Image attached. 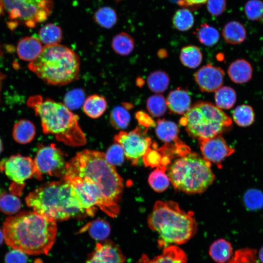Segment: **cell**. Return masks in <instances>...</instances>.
I'll use <instances>...</instances> for the list:
<instances>
[{"label": "cell", "instance_id": "1", "mask_svg": "<svg viewBox=\"0 0 263 263\" xmlns=\"http://www.w3.org/2000/svg\"><path fill=\"white\" fill-rule=\"evenodd\" d=\"M62 178L72 185L87 215L93 216L96 207L112 217L119 214L123 181L104 152L91 150L77 152L67 162Z\"/></svg>", "mask_w": 263, "mask_h": 263}, {"label": "cell", "instance_id": "2", "mask_svg": "<svg viewBox=\"0 0 263 263\" xmlns=\"http://www.w3.org/2000/svg\"><path fill=\"white\" fill-rule=\"evenodd\" d=\"M2 230L6 244L26 255H48L57 235L56 222L33 211L7 218Z\"/></svg>", "mask_w": 263, "mask_h": 263}, {"label": "cell", "instance_id": "3", "mask_svg": "<svg viewBox=\"0 0 263 263\" xmlns=\"http://www.w3.org/2000/svg\"><path fill=\"white\" fill-rule=\"evenodd\" d=\"M25 202L34 211L56 222L87 216L72 185L63 178L37 188L26 196Z\"/></svg>", "mask_w": 263, "mask_h": 263}, {"label": "cell", "instance_id": "4", "mask_svg": "<svg viewBox=\"0 0 263 263\" xmlns=\"http://www.w3.org/2000/svg\"><path fill=\"white\" fill-rule=\"evenodd\" d=\"M148 224L158 234L160 248L185 244L197 230L193 212L185 211L172 201H157L148 216Z\"/></svg>", "mask_w": 263, "mask_h": 263}, {"label": "cell", "instance_id": "5", "mask_svg": "<svg viewBox=\"0 0 263 263\" xmlns=\"http://www.w3.org/2000/svg\"><path fill=\"white\" fill-rule=\"evenodd\" d=\"M27 105L39 117L44 133L53 134L57 141L70 146H81L86 143L78 116L64 103L49 98L43 99L40 95H36L28 98Z\"/></svg>", "mask_w": 263, "mask_h": 263}, {"label": "cell", "instance_id": "6", "mask_svg": "<svg viewBox=\"0 0 263 263\" xmlns=\"http://www.w3.org/2000/svg\"><path fill=\"white\" fill-rule=\"evenodd\" d=\"M28 67L47 84L64 85L78 78L80 60L78 56L66 46L47 45Z\"/></svg>", "mask_w": 263, "mask_h": 263}, {"label": "cell", "instance_id": "7", "mask_svg": "<svg viewBox=\"0 0 263 263\" xmlns=\"http://www.w3.org/2000/svg\"><path fill=\"white\" fill-rule=\"evenodd\" d=\"M168 175L175 189L188 194L203 193L215 179L211 163L190 151L174 161Z\"/></svg>", "mask_w": 263, "mask_h": 263}, {"label": "cell", "instance_id": "8", "mask_svg": "<svg viewBox=\"0 0 263 263\" xmlns=\"http://www.w3.org/2000/svg\"><path fill=\"white\" fill-rule=\"evenodd\" d=\"M188 134L199 141L221 134L230 128L231 119L213 104L197 101L181 118Z\"/></svg>", "mask_w": 263, "mask_h": 263}, {"label": "cell", "instance_id": "9", "mask_svg": "<svg viewBox=\"0 0 263 263\" xmlns=\"http://www.w3.org/2000/svg\"><path fill=\"white\" fill-rule=\"evenodd\" d=\"M3 13L10 20L11 27L22 23L34 28L45 21L53 10V0H1Z\"/></svg>", "mask_w": 263, "mask_h": 263}, {"label": "cell", "instance_id": "10", "mask_svg": "<svg viewBox=\"0 0 263 263\" xmlns=\"http://www.w3.org/2000/svg\"><path fill=\"white\" fill-rule=\"evenodd\" d=\"M148 129L138 126L129 132L121 131L114 137V142L121 145L125 157L133 165L138 164L152 144L151 139L146 135Z\"/></svg>", "mask_w": 263, "mask_h": 263}, {"label": "cell", "instance_id": "11", "mask_svg": "<svg viewBox=\"0 0 263 263\" xmlns=\"http://www.w3.org/2000/svg\"><path fill=\"white\" fill-rule=\"evenodd\" d=\"M34 162L35 176L38 180L41 179L43 175L61 178L64 175L67 162L63 153L54 144L40 147Z\"/></svg>", "mask_w": 263, "mask_h": 263}, {"label": "cell", "instance_id": "12", "mask_svg": "<svg viewBox=\"0 0 263 263\" xmlns=\"http://www.w3.org/2000/svg\"><path fill=\"white\" fill-rule=\"evenodd\" d=\"M0 171L9 179L19 185H23L27 179L36 174L34 160L28 156L16 154L0 161Z\"/></svg>", "mask_w": 263, "mask_h": 263}, {"label": "cell", "instance_id": "13", "mask_svg": "<svg viewBox=\"0 0 263 263\" xmlns=\"http://www.w3.org/2000/svg\"><path fill=\"white\" fill-rule=\"evenodd\" d=\"M203 157L218 167H222V161L233 154L235 150L229 146L221 134L199 141Z\"/></svg>", "mask_w": 263, "mask_h": 263}, {"label": "cell", "instance_id": "14", "mask_svg": "<svg viewBox=\"0 0 263 263\" xmlns=\"http://www.w3.org/2000/svg\"><path fill=\"white\" fill-rule=\"evenodd\" d=\"M225 72L220 67L207 64L196 71L194 79L202 92H213L222 87Z\"/></svg>", "mask_w": 263, "mask_h": 263}, {"label": "cell", "instance_id": "15", "mask_svg": "<svg viewBox=\"0 0 263 263\" xmlns=\"http://www.w3.org/2000/svg\"><path fill=\"white\" fill-rule=\"evenodd\" d=\"M125 257L119 246L109 240L96 244L86 263H125Z\"/></svg>", "mask_w": 263, "mask_h": 263}, {"label": "cell", "instance_id": "16", "mask_svg": "<svg viewBox=\"0 0 263 263\" xmlns=\"http://www.w3.org/2000/svg\"><path fill=\"white\" fill-rule=\"evenodd\" d=\"M188 258L185 252L174 244L163 248L161 254L150 259L143 254L137 263H187Z\"/></svg>", "mask_w": 263, "mask_h": 263}, {"label": "cell", "instance_id": "17", "mask_svg": "<svg viewBox=\"0 0 263 263\" xmlns=\"http://www.w3.org/2000/svg\"><path fill=\"white\" fill-rule=\"evenodd\" d=\"M170 111L178 114H184L191 107V98L187 91L178 88L170 91L166 99Z\"/></svg>", "mask_w": 263, "mask_h": 263}, {"label": "cell", "instance_id": "18", "mask_svg": "<svg viewBox=\"0 0 263 263\" xmlns=\"http://www.w3.org/2000/svg\"><path fill=\"white\" fill-rule=\"evenodd\" d=\"M43 48L39 39L33 37H26L19 41L17 52L20 59L31 62L38 57Z\"/></svg>", "mask_w": 263, "mask_h": 263}, {"label": "cell", "instance_id": "19", "mask_svg": "<svg viewBox=\"0 0 263 263\" xmlns=\"http://www.w3.org/2000/svg\"><path fill=\"white\" fill-rule=\"evenodd\" d=\"M252 68L244 59H238L232 62L228 67L227 73L230 79L238 84L248 82L252 77Z\"/></svg>", "mask_w": 263, "mask_h": 263}, {"label": "cell", "instance_id": "20", "mask_svg": "<svg viewBox=\"0 0 263 263\" xmlns=\"http://www.w3.org/2000/svg\"><path fill=\"white\" fill-rule=\"evenodd\" d=\"M155 132L158 138L167 144H174L180 140L178 137V127L171 121L165 119H158Z\"/></svg>", "mask_w": 263, "mask_h": 263}, {"label": "cell", "instance_id": "21", "mask_svg": "<svg viewBox=\"0 0 263 263\" xmlns=\"http://www.w3.org/2000/svg\"><path fill=\"white\" fill-rule=\"evenodd\" d=\"M85 231L94 240L103 241L109 236L111 228L107 221L99 218L87 223L79 230L80 233Z\"/></svg>", "mask_w": 263, "mask_h": 263}, {"label": "cell", "instance_id": "22", "mask_svg": "<svg viewBox=\"0 0 263 263\" xmlns=\"http://www.w3.org/2000/svg\"><path fill=\"white\" fill-rule=\"evenodd\" d=\"M222 35L227 43L238 44L245 40L246 32L242 24L237 21L231 20L224 26L222 30Z\"/></svg>", "mask_w": 263, "mask_h": 263}, {"label": "cell", "instance_id": "23", "mask_svg": "<svg viewBox=\"0 0 263 263\" xmlns=\"http://www.w3.org/2000/svg\"><path fill=\"white\" fill-rule=\"evenodd\" d=\"M82 105L83 111L87 116L92 118H97L106 111L107 102L104 97L93 94L85 99Z\"/></svg>", "mask_w": 263, "mask_h": 263}, {"label": "cell", "instance_id": "24", "mask_svg": "<svg viewBox=\"0 0 263 263\" xmlns=\"http://www.w3.org/2000/svg\"><path fill=\"white\" fill-rule=\"evenodd\" d=\"M35 134V127L29 120H20L14 126L13 137L18 143L21 144L29 143L34 139Z\"/></svg>", "mask_w": 263, "mask_h": 263}, {"label": "cell", "instance_id": "25", "mask_svg": "<svg viewBox=\"0 0 263 263\" xmlns=\"http://www.w3.org/2000/svg\"><path fill=\"white\" fill-rule=\"evenodd\" d=\"M233 253L231 244L224 239L215 241L210 246L209 254L217 263H225L231 258Z\"/></svg>", "mask_w": 263, "mask_h": 263}, {"label": "cell", "instance_id": "26", "mask_svg": "<svg viewBox=\"0 0 263 263\" xmlns=\"http://www.w3.org/2000/svg\"><path fill=\"white\" fill-rule=\"evenodd\" d=\"M38 38L45 46L57 44L62 39V31L59 26L54 23H48L40 29Z\"/></svg>", "mask_w": 263, "mask_h": 263}, {"label": "cell", "instance_id": "27", "mask_svg": "<svg viewBox=\"0 0 263 263\" xmlns=\"http://www.w3.org/2000/svg\"><path fill=\"white\" fill-rule=\"evenodd\" d=\"M111 44L113 51L121 56L130 55L134 47V41L133 38L124 32L116 35L113 38Z\"/></svg>", "mask_w": 263, "mask_h": 263}, {"label": "cell", "instance_id": "28", "mask_svg": "<svg viewBox=\"0 0 263 263\" xmlns=\"http://www.w3.org/2000/svg\"><path fill=\"white\" fill-rule=\"evenodd\" d=\"M202 54L200 49L195 45H188L183 47L180 53L182 63L189 68H196L202 61Z\"/></svg>", "mask_w": 263, "mask_h": 263}, {"label": "cell", "instance_id": "29", "mask_svg": "<svg viewBox=\"0 0 263 263\" xmlns=\"http://www.w3.org/2000/svg\"><path fill=\"white\" fill-rule=\"evenodd\" d=\"M166 167L160 166L156 167L149 175L148 182L154 191L161 192L169 187L170 182L166 173Z\"/></svg>", "mask_w": 263, "mask_h": 263}, {"label": "cell", "instance_id": "30", "mask_svg": "<svg viewBox=\"0 0 263 263\" xmlns=\"http://www.w3.org/2000/svg\"><path fill=\"white\" fill-rule=\"evenodd\" d=\"M235 90L228 86L221 87L215 91L214 98L216 106L221 109L231 108L236 101Z\"/></svg>", "mask_w": 263, "mask_h": 263}, {"label": "cell", "instance_id": "31", "mask_svg": "<svg viewBox=\"0 0 263 263\" xmlns=\"http://www.w3.org/2000/svg\"><path fill=\"white\" fill-rule=\"evenodd\" d=\"M169 77L164 71L158 70L150 73L147 78L149 89L153 92L160 94L165 92L169 87Z\"/></svg>", "mask_w": 263, "mask_h": 263}, {"label": "cell", "instance_id": "32", "mask_svg": "<svg viewBox=\"0 0 263 263\" xmlns=\"http://www.w3.org/2000/svg\"><path fill=\"white\" fill-rule=\"evenodd\" d=\"M94 19L101 27L110 29L116 24L117 16L113 9L108 6H103L95 11Z\"/></svg>", "mask_w": 263, "mask_h": 263}, {"label": "cell", "instance_id": "33", "mask_svg": "<svg viewBox=\"0 0 263 263\" xmlns=\"http://www.w3.org/2000/svg\"><path fill=\"white\" fill-rule=\"evenodd\" d=\"M195 34L201 43L208 47L215 45L220 38L218 31L207 23L201 25Z\"/></svg>", "mask_w": 263, "mask_h": 263}, {"label": "cell", "instance_id": "34", "mask_svg": "<svg viewBox=\"0 0 263 263\" xmlns=\"http://www.w3.org/2000/svg\"><path fill=\"white\" fill-rule=\"evenodd\" d=\"M194 18L188 9L184 8L176 11L172 18L174 27L179 31H187L193 25Z\"/></svg>", "mask_w": 263, "mask_h": 263}, {"label": "cell", "instance_id": "35", "mask_svg": "<svg viewBox=\"0 0 263 263\" xmlns=\"http://www.w3.org/2000/svg\"><path fill=\"white\" fill-rule=\"evenodd\" d=\"M233 118L239 126L246 127L254 121L255 114L252 108L246 104L237 106L233 112Z\"/></svg>", "mask_w": 263, "mask_h": 263}, {"label": "cell", "instance_id": "36", "mask_svg": "<svg viewBox=\"0 0 263 263\" xmlns=\"http://www.w3.org/2000/svg\"><path fill=\"white\" fill-rule=\"evenodd\" d=\"M110 121L112 125L116 129L126 128L131 121V115L125 107L117 106L112 111Z\"/></svg>", "mask_w": 263, "mask_h": 263}, {"label": "cell", "instance_id": "37", "mask_svg": "<svg viewBox=\"0 0 263 263\" xmlns=\"http://www.w3.org/2000/svg\"><path fill=\"white\" fill-rule=\"evenodd\" d=\"M146 107L149 113L154 117L163 115L168 107L166 99L159 94L152 95L148 98Z\"/></svg>", "mask_w": 263, "mask_h": 263}, {"label": "cell", "instance_id": "38", "mask_svg": "<svg viewBox=\"0 0 263 263\" xmlns=\"http://www.w3.org/2000/svg\"><path fill=\"white\" fill-rule=\"evenodd\" d=\"M21 201L15 195L10 193L0 194V210L3 213L13 215L21 207Z\"/></svg>", "mask_w": 263, "mask_h": 263}, {"label": "cell", "instance_id": "39", "mask_svg": "<svg viewBox=\"0 0 263 263\" xmlns=\"http://www.w3.org/2000/svg\"><path fill=\"white\" fill-rule=\"evenodd\" d=\"M245 206L250 210H256L263 207V193L260 190L252 188L246 191L244 196Z\"/></svg>", "mask_w": 263, "mask_h": 263}, {"label": "cell", "instance_id": "40", "mask_svg": "<svg viewBox=\"0 0 263 263\" xmlns=\"http://www.w3.org/2000/svg\"><path fill=\"white\" fill-rule=\"evenodd\" d=\"M85 94L82 89H73L68 92L64 98V104L71 111L76 110L83 105Z\"/></svg>", "mask_w": 263, "mask_h": 263}, {"label": "cell", "instance_id": "41", "mask_svg": "<svg viewBox=\"0 0 263 263\" xmlns=\"http://www.w3.org/2000/svg\"><path fill=\"white\" fill-rule=\"evenodd\" d=\"M244 13L246 17L252 21L263 19V2L260 0H249L244 5Z\"/></svg>", "mask_w": 263, "mask_h": 263}, {"label": "cell", "instance_id": "42", "mask_svg": "<svg viewBox=\"0 0 263 263\" xmlns=\"http://www.w3.org/2000/svg\"><path fill=\"white\" fill-rule=\"evenodd\" d=\"M105 154L106 160L114 166L121 165L124 162L125 156L124 150L117 143L111 146Z\"/></svg>", "mask_w": 263, "mask_h": 263}, {"label": "cell", "instance_id": "43", "mask_svg": "<svg viewBox=\"0 0 263 263\" xmlns=\"http://www.w3.org/2000/svg\"><path fill=\"white\" fill-rule=\"evenodd\" d=\"M153 148L149 149L142 158L146 166L156 168L161 166L163 156L158 149Z\"/></svg>", "mask_w": 263, "mask_h": 263}, {"label": "cell", "instance_id": "44", "mask_svg": "<svg viewBox=\"0 0 263 263\" xmlns=\"http://www.w3.org/2000/svg\"><path fill=\"white\" fill-rule=\"evenodd\" d=\"M207 2L208 11L214 16H220L226 8V0H207Z\"/></svg>", "mask_w": 263, "mask_h": 263}, {"label": "cell", "instance_id": "45", "mask_svg": "<svg viewBox=\"0 0 263 263\" xmlns=\"http://www.w3.org/2000/svg\"><path fill=\"white\" fill-rule=\"evenodd\" d=\"M28 259L24 253L12 249L5 256V263H27Z\"/></svg>", "mask_w": 263, "mask_h": 263}, {"label": "cell", "instance_id": "46", "mask_svg": "<svg viewBox=\"0 0 263 263\" xmlns=\"http://www.w3.org/2000/svg\"><path fill=\"white\" fill-rule=\"evenodd\" d=\"M135 117L139 124L143 127L149 128L156 126L154 120L146 113L142 111L138 112L135 114Z\"/></svg>", "mask_w": 263, "mask_h": 263}, {"label": "cell", "instance_id": "47", "mask_svg": "<svg viewBox=\"0 0 263 263\" xmlns=\"http://www.w3.org/2000/svg\"><path fill=\"white\" fill-rule=\"evenodd\" d=\"M207 0H181L178 4L181 6H191L204 4Z\"/></svg>", "mask_w": 263, "mask_h": 263}, {"label": "cell", "instance_id": "48", "mask_svg": "<svg viewBox=\"0 0 263 263\" xmlns=\"http://www.w3.org/2000/svg\"><path fill=\"white\" fill-rule=\"evenodd\" d=\"M3 241H4V239L3 230L0 228V245L2 244Z\"/></svg>", "mask_w": 263, "mask_h": 263}, {"label": "cell", "instance_id": "49", "mask_svg": "<svg viewBox=\"0 0 263 263\" xmlns=\"http://www.w3.org/2000/svg\"><path fill=\"white\" fill-rule=\"evenodd\" d=\"M259 258L262 263H263V246L261 247L259 253Z\"/></svg>", "mask_w": 263, "mask_h": 263}, {"label": "cell", "instance_id": "50", "mask_svg": "<svg viewBox=\"0 0 263 263\" xmlns=\"http://www.w3.org/2000/svg\"><path fill=\"white\" fill-rule=\"evenodd\" d=\"M3 78H4V75L0 71V91L1 84H2V82Z\"/></svg>", "mask_w": 263, "mask_h": 263}, {"label": "cell", "instance_id": "51", "mask_svg": "<svg viewBox=\"0 0 263 263\" xmlns=\"http://www.w3.org/2000/svg\"><path fill=\"white\" fill-rule=\"evenodd\" d=\"M3 13V9L1 3V0H0V16Z\"/></svg>", "mask_w": 263, "mask_h": 263}, {"label": "cell", "instance_id": "52", "mask_svg": "<svg viewBox=\"0 0 263 263\" xmlns=\"http://www.w3.org/2000/svg\"><path fill=\"white\" fill-rule=\"evenodd\" d=\"M2 150V143H1V140L0 139V153H1Z\"/></svg>", "mask_w": 263, "mask_h": 263}, {"label": "cell", "instance_id": "53", "mask_svg": "<svg viewBox=\"0 0 263 263\" xmlns=\"http://www.w3.org/2000/svg\"><path fill=\"white\" fill-rule=\"evenodd\" d=\"M170 0L174 2H176L178 4L181 0Z\"/></svg>", "mask_w": 263, "mask_h": 263}, {"label": "cell", "instance_id": "54", "mask_svg": "<svg viewBox=\"0 0 263 263\" xmlns=\"http://www.w3.org/2000/svg\"></svg>", "mask_w": 263, "mask_h": 263}]
</instances>
